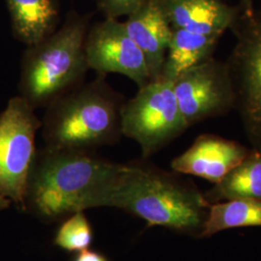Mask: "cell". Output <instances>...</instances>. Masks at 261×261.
Returning a JSON list of instances; mask_svg holds the SVG:
<instances>
[{
	"mask_svg": "<svg viewBox=\"0 0 261 261\" xmlns=\"http://www.w3.org/2000/svg\"><path fill=\"white\" fill-rule=\"evenodd\" d=\"M122 168L94 151L45 146L37 150L21 211L54 223L89 208L108 207Z\"/></svg>",
	"mask_w": 261,
	"mask_h": 261,
	"instance_id": "cell-1",
	"label": "cell"
},
{
	"mask_svg": "<svg viewBox=\"0 0 261 261\" xmlns=\"http://www.w3.org/2000/svg\"><path fill=\"white\" fill-rule=\"evenodd\" d=\"M210 205L191 180L139 161L123 165L108 207L139 217L146 227L159 225L202 238Z\"/></svg>",
	"mask_w": 261,
	"mask_h": 261,
	"instance_id": "cell-2",
	"label": "cell"
},
{
	"mask_svg": "<svg viewBox=\"0 0 261 261\" xmlns=\"http://www.w3.org/2000/svg\"><path fill=\"white\" fill-rule=\"evenodd\" d=\"M123 98L98 74L47 106L42 120L45 146L94 151L112 145L122 136Z\"/></svg>",
	"mask_w": 261,
	"mask_h": 261,
	"instance_id": "cell-3",
	"label": "cell"
},
{
	"mask_svg": "<svg viewBox=\"0 0 261 261\" xmlns=\"http://www.w3.org/2000/svg\"><path fill=\"white\" fill-rule=\"evenodd\" d=\"M87 19L72 17L58 30L29 46L21 60L19 96L35 110L83 84L89 70L84 42Z\"/></svg>",
	"mask_w": 261,
	"mask_h": 261,
	"instance_id": "cell-4",
	"label": "cell"
},
{
	"mask_svg": "<svg viewBox=\"0 0 261 261\" xmlns=\"http://www.w3.org/2000/svg\"><path fill=\"white\" fill-rule=\"evenodd\" d=\"M189 128L172 82L162 77L139 88L122 107V136L139 143L143 158L163 149Z\"/></svg>",
	"mask_w": 261,
	"mask_h": 261,
	"instance_id": "cell-5",
	"label": "cell"
},
{
	"mask_svg": "<svg viewBox=\"0 0 261 261\" xmlns=\"http://www.w3.org/2000/svg\"><path fill=\"white\" fill-rule=\"evenodd\" d=\"M235 45L225 62L233 84L235 110L252 147L261 145V16L240 14Z\"/></svg>",
	"mask_w": 261,
	"mask_h": 261,
	"instance_id": "cell-6",
	"label": "cell"
},
{
	"mask_svg": "<svg viewBox=\"0 0 261 261\" xmlns=\"http://www.w3.org/2000/svg\"><path fill=\"white\" fill-rule=\"evenodd\" d=\"M42 121L21 97L10 99L0 114V196L22 210L28 176L37 154Z\"/></svg>",
	"mask_w": 261,
	"mask_h": 261,
	"instance_id": "cell-7",
	"label": "cell"
},
{
	"mask_svg": "<svg viewBox=\"0 0 261 261\" xmlns=\"http://www.w3.org/2000/svg\"><path fill=\"white\" fill-rule=\"evenodd\" d=\"M172 84L189 127L235 110V92L227 66L214 56L189 69Z\"/></svg>",
	"mask_w": 261,
	"mask_h": 261,
	"instance_id": "cell-8",
	"label": "cell"
},
{
	"mask_svg": "<svg viewBox=\"0 0 261 261\" xmlns=\"http://www.w3.org/2000/svg\"><path fill=\"white\" fill-rule=\"evenodd\" d=\"M84 50L88 68L98 74L125 75L139 88L150 82L145 56L118 19L106 18L90 28Z\"/></svg>",
	"mask_w": 261,
	"mask_h": 261,
	"instance_id": "cell-9",
	"label": "cell"
},
{
	"mask_svg": "<svg viewBox=\"0 0 261 261\" xmlns=\"http://www.w3.org/2000/svg\"><path fill=\"white\" fill-rule=\"evenodd\" d=\"M250 151L235 140L202 134L172 160L170 167L177 173L202 178L216 185L240 165Z\"/></svg>",
	"mask_w": 261,
	"mask_h": 261,
	"instance_id": "cell-10",
	"label": "cell"
},
{
	"mask_svg": "<svg viewBox=\"0 0 261 261\" xmlns=\"http://www.w3.org/2000/svg\"><path fill=\"white\" fill-rule=\"evenodd\" d=\"M170 27L204 35H224L240 11L222 0H160Z\"/></svg>",
	"mask_w": 261,
	"mask_h": 261,
	"instance_id": "cell-11",
	"label": "cell"
},
{
	"mask_svg": "<svg viewBox=\"0 0 261 261\" xmlns=\"http://www.w3.org/2000/svg\"><path fill=\"white\" fill-rule=\"evenodd\" d=\"M124 25L145 56L150 81L159 79L172 35V28L163 12L160 0H151L132 13Z\"/></svg>",
	"mask_w": 261,
	"mask_h": 261,
	"instance_id": "cell-12",
	"label": "cell"
},
{
	"mask_svg": "<svg viewBox=\"0 0 261 261\" xmlns=\"http://www.w3.org/2000/svg\"><path fill=\"white\" fill-rule=\"evenodd\" d=\"M15 38L28 47L55 32L59 16L55 0H6Z\"/></svg>",
	"mask_w": 261,
	"mask_h": 261,
	"instance_id": "cell-13",
	"label": "cell"
},
{
	"mask_svg": "<svg viewBox=\"0 0 261 261\" xmlns=\"http://www.w3.org/2000/svg\"><path fill=\"white\" fill-rule=\"evenodd\" d=\"M222 36L197 34L172 28V35L160 77L173 83L189 69L213 57Z\"/></svg>",
	"mask_w": 261,
	"mask_h": 261,
	"instance_id": "cell-14",
	"label": "cell"
},
{
	"mask_svg": "<svg viewBox=\"0 0 261 261\" xmlns=\"http://www.w3.org/2000/svg\"><path fill=\"white\" fill-rule=\"evenodd\" d=\"M204 196L210 204L233 198L261 200V145L252 147L241 164Z\"/></svg>",
	"mask_w": 261,
	"mask_h": 261,
	"instance_id": "cell-15",
	"label": "cell"
},
{
	"mask_svg": "<svg viewBox=\"0 0 261 261\" xmlns=\"http://www.w3.org/2000/svg\"><path fill=\"white\" fill-rule=\"evenodd\" d=\"M245 226H261V200L233 198L210 205L202 238Z\"/></svg>",
	"mask_w": 261,
	"mask_h": 261,
	"instance_id": "cell-16",
	"label": "cell"
},
{
	"mask_svg": "<svg viewBox=\"0 0 261 261\" xmlns=\"http://www.w3.org/2000/svg\"><path fill=\"white\" fill-rule=\"evenodd\" d=\"M93 242L91 224L84 211L67 217L55 236L57 247L71 252H79L90 248Z\"/></svg>",
	"mask_w": 261,
	"mask_h": 261,
	"instance_id": "cell-17",
	"label": "cell"
},
{
	"mask_svg": "<svg viewBox=\"0 0 261 261\" xmlns=\"http://www.w3.org/2000/svg\"><path fill=\"white\" fill-rule=\"evenodd\" d=\"M150 1L151 0H98L99 6L106 18L112 19L128 17Z\"/></svg>",
	"mask_w": 261,
	"mask_h": 261,
	"instance_id": "cell-18",
	"label": "cell"
},
{
	"mask_svg": "<svg viewBox=\"0 0 261 261\" xmlns=\"http://www.w3.org/2000/svg\"><path fill=\"white\" fill-rule=\"evenodd\" d=\"M72 261H109V259L103 253L87 249L82 252H76Z\"/></svg>",
	"mask_w": 261,
	"mask_h": 261,
	"instance_id": "cell-19",
	"label": "cell"
},
{
	"mask_svg": "<svg viewBox=\"0 0 261 261\" xmlns=\"http://www.w3.org/2000/svg\"><path fill=\"white\" fill-rule=\"evenodd\" d=\"M242 2L243 12L247 14H251L254 12L252 0H241Z\"/></svg>",
	"mask_w": 261,
	"mask_h": 261,
	"instance_id": "cell-20",
	"label": "cell"
},
{
	"mask_svg": "<svg viewBox=\"0 0 261 261\" xmlns=\"http://www.w3.org/2000/svg\"><path fill=\"white\" fill-rule=\"evenodd\" d=\"M11 200L3 197V196H0V211L4 210V209H7L10 205H11Z\"/></svg>",
	"mask_w": 261,
	"mask_h": 261,
	"instance_id": "cell-21",
	"label": "cell"
}]
</instances>
